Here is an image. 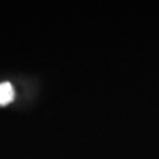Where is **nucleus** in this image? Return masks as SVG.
<instances>
[{"label": "nucleus", "mask_w": 159, "mask_h": 159, "mask_svg": "<svg viewBox=\"0 0 159 159\" xmlns=\"http://www.w3.org/2000/svg\"><path fill=\"white\" fill-rule=\"evenodd\" d=\"M14 99V90L11 83H1L0 84V106H5L13 102Z\"/></svg>", "instance_id": "obj_1"}]
</instances>
